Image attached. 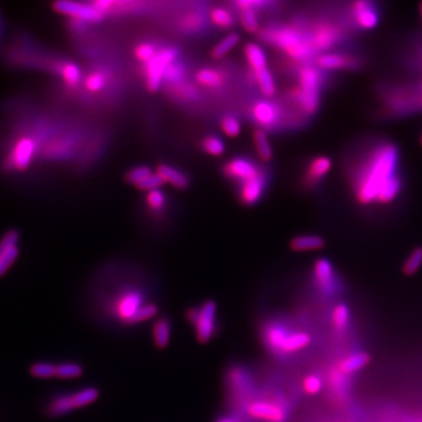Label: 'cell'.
Returning a JSON list of instances; mask_svg holds the SVG:
<instances>
[{"label":"cell","mask_w":422,"mask_h":422,"mask_svg":"<svg viewBox=\"0 0 422 422\" xmlns=\"http://www.w3.org/2000/svg\"><path fill=\"white\" fill-rule=\"evenodd\" d=\"M398 162V148L393 143H382L374 149L354 182V195L360 204L375 202L382 187L397 175Z\"/></svg>","instance_id":"1"},{"label":"cell","mask_w":422,"mask_h":422,"mask_svg":"<svg viewBox=\"0 0 422 422\" xmlns=\"http://www.w3.org/2000/svg\"><path fill=\"white\" fill-rule=\"evenodd\" d=\"M261 36L270 44L283 49L294 60H306L314 56L316 51L311 38H307L299 28L292 26L268 28L261 32Z\"/></svg>","instance_id":"2"},{"label":"cell","mask_w":422,"mask_h":422,"mask_svg":"<svg viewBox=\"0 0 422 422\" xmlns=\"http://www.w3.org/2000/svg\"><path fill=\"white\" fill-rule=\"evenodd\" d=\"M100 397V390L97 387H84L73 392L56 393L47 400L45 405V413L49 418H61L74 410L91 406Z\"/></svg>","instance_id":"3"},{"label":"cell","mask_w":422,"mask_h":422,"mask_svg":"<svg viewBox=\"0 0 422 422\" xmlns=\"http://www.w3.org/2000/svg\"><path fill=\"white\" fill-rule=\"evenodd\" d=\"M185 318L193 326L195 337L200 344H208L216 336L218 329V307L215 301H205L201 305L185 311Z\"/></svg>","instance_id":"4"},{"label":"cell","mask_w":422,"mask_h":422,"mask_svg":"<svg viewBox=\"0 0 422 422\" xmlns=\"http://www.w3.org/2000/svg\"><path fill=\"white\" fill-rule=\"evenodd\" d=\"M297 89H294V97L299 102L306 114L312 115L319 108V93L322 84V74L317 66H303L298 75Z\"/></svg>","instance_id":"5"},{"label":"cell","mask_w":422,"mask_h":422,"mask_svg":"<svg viewBox=\"0 0 422 422\" xmlns=\"http://www.w3.org/2000/svg\"><path fill=\"white\" fill-rule=\"evenodd\" d=\"M145 294L139 289H125L114 297L110 303L113 317L126 325H132L133 319L142 306L147 304Z\"/></svg>","instance_id":"6"},{"label":"cell","mask_w":422,"mask_h":422,"mask_svg":"<svg viewBox=\"0 0 422 422\" xmlns=\"http://www.w3.org/2000/svg\"><path fill=\"white\" fill-rule=\"evenodd\" d=\"M226 387L228 393L233 397L239 410H243L253 400V375L244 366L230 367L226 372Z\"/></svg>","instance_id":"7"},{"label":"cell","mask_w":422,"mask_h":422,"mask_svg":"<svg viewBox=\"0 0 422 422\" xmlns=\"http://www.w3.org/2000/svg\"><path fill=\"white\" fill-rule=\"evenodd\" d=\"M242 412H246V418L261 422H285L289 415L286 407L276 399H253Z\"/></svg>","instance_id":"8"},{"label":"cell","mask_w":422,"mask_h":422,"mask_svg":"<svg viewBox=\"0 0 422 422\" xmlns=\"http://www.w3.org/2000/svg\"><path fill=\"white\" fill-rule=\"evenodd\" d=\"M177 49L167 47L157 52L148 64L145 65V87L150 93H156L162 82L165 81V74L169 66L176 61Z\"/></svg>","instance_id":"9"},{"label":"cell","mask_w":422,"mask_h":422,"mask_svg":"<svg viewBox=\"0 0 422 422\" xmlns=\"http://www.w3.org/2000/svg\"><path fill=\"white\" fill-rule=\"evenodd\" d=\"M54 11L62 16H69L79 23H99L105 18L93 4L74 3V1H56L53 4Z\"/></svg>","instance_id":"10"},{"label":"cell","mask_w":422,"mask_h":422,"mask_svg":"<svg viewBox=\"0 0 422 422\" xmlns=\"http://www.w3.org/2000/svg\"><path fill=\"white\" fill-rule=\"evenodd\" d=\"M21 233L10 229L0 238V278L4 277L19 258Z\"/></svg>","instance_id":"11"},{"label":"cell","mask_w":422,"mask_h":422,"mask_svg":"<svg viewBox=\"0 0 422 422\" xmlns=\"http://www.w3.org/2000/svg\"><path fill=\"white\" fill-rule=\"evenodd\" d=\"M291 331L281 323L269 322L261 329V340L266 349L276 355L283 354V347Z\"/></svg>","instance_id":"12"},{"label":"cell","mask_w":422,"mask_h":422,"mask_svg":"<svg viewBox=\"0 0 422 422\" xmlns=\"http://www.w3.org/2000/svg\"><path fill=\"white\" fill-rule=\"evenodd\" d=\"M259 170L261 169L258 168L257 165L244 157L233 159L226 162L223 167V173L225 176L230 180L241 182V183L249 180L250 177H253V175H256Z\"/></svg>","instance_id":"13"},{"label":"cell","mask_w":422,"mask_h":422,"mask_svg":"<svg viewBox=\"0 0 422 422\" xmlns=\"http://www.w3.org/2000/svg\"><path fill=\"white\" fill-rule=\"evenodd\" d=\"M340 28L332 23H320L314 30V36H311V41L316 51L329 49L337 44L342 38Z\"/></svg>","instance_id":"14"},{"label":"cell","mask_w":422,"mask_h":422,"mask_svg":"<svg viewBox=\"0 0 422 422\" xmlns=\"http://www.w3.org/2000/svg\"><path fill=\"white\" fill-rule=\"evenodd\" d=\"M352 14L359 28L370 31L379 24V14L373 3L358 0L352 4Z\"/></svg>","instance_id":"15"},{"label":"cell","mask_w":422,"mask_h":422,"mask_svg":"<svg viewBox=\"0 0 422 422\" xmlns=\"http://www.w3.org/2000/svg\"><path fill=\"white\" fill-rule=\"evenodd\" d=\"M266 185V177L264 173L259 170L256 175L250 177L249 180L241 183L239 198L243 204H256L261 200Z\"/></svg>","instance_id":"16"},{"label":"cell","mask_w":422,"mask_h":422,"mask_svg":"<svg viewBox=\"0 0 422 422\" xmlns=\"http://www.w3.org/2000/svg\"><path fill=\"white\" fill-rule=\"evenodd\" d=\"M316 64L318 69H327V71L355 69L359 65L357 59L339 53H324L322 56H318Z\"/></svg>","instance_id":"17"},{"label":"cell","mask_w":422,"mask_h":422,"mask_svg":"<svg viewBox=\"0 0 422 422\" xmlns=\"http://www.w3.org/2000/svg\"><path fill=\"white\" fill-rule=\"evenodd\" d=\"M253 117L263 128H272L279 121L281 110L270 101H258L253 105Z\"/></svg>","instance_id":"18"},{"label":"cell","mask_w":422,"mask_h":422,"mask_svg":"<svg viewBox=\"0 0 422 422\" xmlns=\"http://www.w3.org/2000/svg\"><path fill=\"white\" fill-rule=\"evenodd\" d=\"M314 274L323 292L330 294L336 289V277L332 263L326 258H319L314 266Z\"/></svg>","instance_id":"19"},{"label":"cell","mask_w":422,"mask_h":422,"mask_svg":"<svg viewBox=\"0 0 422 422\" xmlns=\"http://www.w3.org/2000/svg\"><path fill=\"white\" fill-rule=\"evenodd\" d=\"M173 333V325L170 319L165 317L157 318L154 322L152 329V337H153L154 345L159 350H163L168 347Z\"/></svg>","instance_id":"20"},{"label":"cell","mask_w":422,"mask_h":422,"mask_svg":"<svg viewBox=\"0 0 422 422\" xmlns=\"http://www.w3.org/2000/svg\"><path fill=\"white\" fill-rule=\"evenodd\" d=\"M155 173L161 177L162 181L173 185L176 189H187L189 185V180L185 176V174L182 173L178 169L174 168L172 165H159Z\"/></svg>","instance_id":"21"},{"label":"cell","mask_w":422,"mask_h":422,"mask_svg":"<svg viewBox=\"0 0 422 422\" xmlns=\"http://www.w3.org/2000/svg\"><path fill=\"white\" fill-rule=\"evenodd\" d=\"M332 169V160L329 156H318L309 162L306 170V181L309 183H317L330 173Z\"/></svg>","instance_id":"22"},{"label":"cell","mask_w":422,"mask_h":422,"mask_svg":"<svg viewBox=\"0 0 422 422\" xmlns=\"http://www.w3.org/2000/svg\"><path fill=\"white\" fill-rule=\"evenodd\" d=\"M325 239L316 235H303L292 238L290 241V249L294 253H307V251H318L325 246Z\"/></svg>","instance_id":"23"},{"label":"cell","mask_w":422,"mask_h":422,"mask_svg":"<svg viewBox=\"0 0 422 422\" xmlns=\"http://www.w3.org/2000/svg\"><path fill=\"white\" fill-rule=\"evenodd\" d=\"M371 362V355L366 352H359L354 353L350 357H346L338 364V372H340L342 375H350L354 372L362 370L364 367L368 365Z\"/></svg>","instance_id":"24"},{"label":"cell","mask_w":422,"mask_h":422,"mask_svg":"<svg viewBox=\"0 0 422 422\" xmlns=\"http://www.w3.org/2000/svg\"><path fill=\"white\" fill-rule=\"evenodd\" d=\"M236 6L239 8V18L241 24L246 32L255 33L259 30V23H258L257 12L256 8H253L250 4V0H241L236 3Z\"/></svg>","instance_id":"25"},{"label":"cell","mask_w":422,"mask_h":422,"mask_svg":"<svg viewBox=\"0 0 422 422\" xmlns=\"http://www.w3.org/2000/svg\"><path fill=\"white\" fill-rule=\"evenodd\" d=\"M246 62L249 64L253 73L258 72L261 69H268V60H266V52L261 46L255 43H249L244 47Z\"/></svg>","instance_id":"26"},{"label":"cell","mask_w":422,"mask_h":422,"mask_svg":"<svg viewBox=\"0 0 422 422\" xmlns=\"http://www.w3.org/2000/svg\"><path fill=\"white\" fill-rule=\"evenodd\" d=\"M311 344V336L304 331H292L286 339L285 345L283 347V354L297 353L299 351L304 350Z\"/></svg>","instance_id":"27"},{"label":"cell","mask_w":422,"mask_h":422,"mask_svg":"<svg viewBox=\"0 0 422 422\" xmlns=\"http://www.w3.org/2000/svg\"><path fill=\"white\" fill-rule=\"evenodd\" d=\"M195 80L202 87L218 89L224 84L225 78L218 69H201L195 74Z\"/></svg>","instance_id":"28"},{"label":"cell","mask_w":422,"mask_h":422,"mask_svg":"<svg viewBox=\"0 0 422 422\" xmlns=\"http://www.w3.org/2000/svg\"><path fill=\"white\" fill-rule=\"evenodd\" d=\"M253 81L257 84L258 89L266 97H272L276 94L277 86L274 81L272 73L269 69H261L258 72L253 73Z\"/></svg>","instance_id":"29"},{"label":"cell","mask_w":422,"mask_h":422,"mask_svg":"<svg viewBox=\"0 0 422 422\" xmlns=\"http://www.w3.org/2000/svg\"><path fill=\"white\" fill-rule=\"evenodd\" d=\"M401 178L398 175H395L380 189L375 198V202L379 204H390L398 197L399 194L401 191Z\"/></svg>","instance_id":"30"},{"label":"cell","mask_w":422,"mask_h":422,"mask_svg":"<svg viewBox=\"0 0 422 422\" xmlns=\"http://www.w3.org/2000/svg\"><path fill=\"white\" fill-rule=\"evenodd\" d=\"M253 143L257 155L263 162H269L274 157V152L270 145L269 137L263 129H256L253 133Z\"/></svg>","instance_id":"31"},{"label":"cell","mask_w":422,"mask_h":422,"mask_svg":"<svg viewBox=\"0 0 422 422\" xmlns=\"http://www.w3.org/2000/svg\"><path fill=\"white\" fill-rule=\"evenodd\" d=\"M82 374H84V367L79 362H56V379L73 380L80 378Z\"/></svg>","instance_id":"32"},{"label":"cell","mask_w":422,"mask_h":422,"mask_svg":"<svg viewBox=\"0 0 422 422\" xmlns=\"http://www.w3.org/2000/svg\"><path fill=\"white\" fill-rule=\"evenodd\" d=\"M59 74L62 78L65 84H67L71 89H74V87H77L78 84H80V67L74 62H71V61L62 62L59 66Z\"/></svg>","instance_id":"33"},{"label":"cell","mask_w":422,"mask_h":422,"mask_svg":"<svg viewBox=\"0 0 422 422\" xmlns=\"http://www.w3.org/2000/svg\"><path fill=\"white\" fill-rule=\"evenodd\" d=\"M241 41V36L237 33H231L222 39L211 51V56L213 59H222L223 56L229 54Z\"/></svg>","instance_id":"34"},{"label":"cell","mask_w":422,"mask_h":422,"mask_svg":"<svg viewBox=\"0 0 422 422\" xmlns=\"http://www.w3.org/2000/svg\"><path fill=\"white\" fill-rule=\"evenodd\" d=\"M30 374L33 378L40 379V380L56 378V362H34L30 367Z\"/></svg>","instance_id":"35"},{"label":"cell","mask_w":422,"mask_h":422,"mask_svg":"<svg viewBox=\"0 0 422 422\" xmlns=\"http://www.w3.org/2000/svg\"><path fill=\"white\" fill-rule=\"evenodd\" d=\"M422 266V246H417L412 250L410 256L406 258V261L402 264V274L410 277L414 276L418 272L419 269Z\"/></svg>","instance_id":"36"},{"label":"cell","mask_w":422,"mask_h":422,"mask_svg":"<svg viewBox=\"0 0 422 422\" xmlns=\"http://www.w3.org/2000/svg\"><path fill=\"white\" fill-rule=\"evenodd\" d=\"M210 21L221 28H230L235 23L233 16L226 8H215L210 12Z\"/></svg>","instance_id":"37"},{"label":"cell","mask_w":422,"mask_h":422,"mask_svg":"<svg viewBox=\"0 0 422 422\" xmlns=\"http://www.w3.org/2000/svg\"><path fill=\"white\" fill-rule=\"evenodd\" d=\"M350 322V309L349 306L340 303L333 309L332 312V324L338 331H342Z\"/></svg>","instance_id":"38"},{"label":"cell","mask_w":422,"mask_h":422,"mask_svg":"<svg viewBox=\"0 0 422 422\" xmlns=\"http://www.w3.org/2000/svg\"><path fill=\"white\" fill-rule=\"evenodd\" d=\"M202 148L211 156H221L225 152L224 142L218 137L209 135L202 141Z\"/></svg>","instance_id":"39"},{"label":"cell","mask_w":422,"mask_h":422,"mask_svg":"<svg viewBox=\"0 0 422 422\" xmlns=\"http://www.w3.org/2000/svg\"><path fill=\"white\" fill-rule=\"evenodd\" d=\"M204 24V16L201 13L190 12L182 16L180 21V27L188 32H195Z\"/></svg>","instance_id":"40"},{"label":"cell","mask_w":422,"mask_h":422,"mask_svg":"<svg viewBox=\"0 0 422 422\" xmlns=\"http://www.w3.org/2000/svg\"><path fill=\"white\" fill-rule=\"evenodd\" d=\"M185 78V67L181 62H173L169 66L165 74V81L168 82L170 86L183 82Z\"/></svg>","instance_id":"41"},{"label":"cell","mask_w":422,"mask_h":422,"mask_svg":"<svg viewBox=\"0 0 422 422\" xmlns=\"http://www.w3.org/2000/svg\"><path fill=\"white\" fill-rule=\"evenodd\" d=\"M106 81H107V78H106L105 74L100 71H95L86 78L84 87L89 92L99 93L105 89Z\"/></svg>","instance_id":"42"},{"label":"cell","mask_w":422,"mask_h":422,"mask_svg":"<svg viewBox=\"0 0 422 422\" xmlns=\"http://www.w3.org/2000/svg\"><path fill=\"white\" fill-rule=\"evenodd\" d=\"M157 52L159 51L155 47V45L150 44V43H141V44L137 45L135 49H134L135 58L145 65L148 64L149 61L156 56Z\"/></svg>","instance_id":"43"},{"label":"cell","mask_w":422,"mask_h":422,"mask_svg":"<svg viewBox=\"0 0 422 422\" xmlns=\"http://www.w3.org/2000/svg\"><path fill=\"white\" fill-rule=\"evenodd\" d=\"M152 169L147 167V165H139L135 168L130 169L128 173L126 174V181L134 185L137 187V185H140L141 182L145 180L147 177L152 175Z\"/></svg>","instance_id":"44"},{"label":"cell","mask_w":422,"mask_h":422,"mask_svg":"<svg viewBox=\"0 0 422 422\" xmlns=\"http://www.w3.org/2000/svg\"><path fill=\"white\" fill-rule=\"evenodd\" d=\"M159 314V306L155 303L148 302L145 305L141 307L140 311L137 312V316L133 319L132 325H137L141 323L148 322L150 319H154Z\"/></svg>","instance_id":"45"},{"label":"cell","mask_w":422,"mask_h":422,"mask_svg":"<svg viewBox=\"0 0 422 422\" xmlns=\"http://www.w3.org/2000/svg\"><path fill=\"white\" fill-rule=\"evenodd\" d=\"M221 129L226 137H237L241 134V122L233 115H226L221 120Z\"/></svg>","instance_id":"46"},{"label":"cell","mask_w":422,"mask_h":422,"mask_svg":"<svg viewBox=\"0 0 422 422\" xmlns=\"http://www.w3.org/2000/svg\"><path fill=\"white\" fill-rule=\"evenodd\" d=\"M302 387L304 393L307 395H316L323 390L322 379L316 374H309L303 379Z\"/></svg>","instance_id":"47"},{"label":"cell","mask_w":422,"mask_h":422,"mask_svg":"<svg viewBox=\"0 0 422 422\" xmlns=\"http://www.w3.org/2000/svg\"><path fill=\"white\" fill-rule=\"evenodd\" d=\"M145 202L150 209L154 211H160L163 209L165 205V194L162 193L161 190H153V191H149L147 193V197H145Z\"/></svg>","instance_id":"48"},{"label":"cell","mask_w":422,"mask_h":422,"mask_svg":"<svg viewBox=\"0 0 422 422\" xmlns=\"http://www.w3.org/2000/svg\"><path fill=\"white\" fill-rule=\"evenodd\" d=\"M172 92L176 94L177 97L185 100H193L196 97V89L190 84H187L185 81L180 82V84H173L172 86Z\"/></svg>","instance_id":"49"},{"label":"cell","mask_w":422,"mask_h":422,"mask_svg":"<svg viewBox=\"0 0 422 422\" xmlns=\"http://www.w3.org/2000/svg\"><path fill=\"white\" fill-rule=\"evenodd\" d=\"M163 185H165V182L162 181L161 177L159 176L156 173H153L150 176L141 182L140 185H137V188L139 190H142V191L149 193V191L161 188Z\"/></svg>","instance_id":"50"},{"label":"cell","mask_w":422,"mask_h":422,"mask_svg":"<svg viewBox=\"0 0 422 422\" xmlns=\"http://www.w3.org/2000/svg\"><path fill=\"white\" fill-rule=\"evenodd\" d=\"M215 422H248V418H244V415L241 413H230V414L222 415L216 419Z\"/></svg>","instance_id":"51"},{"label":"cell","mask_w":422,"mask_h":422,"mask_svg":"<svg viewBox=\"0 0 422 422\" xmlns=\"http://www.w3.org/2000/svg\"><path fill=\"white\" fill-rule=\"evenodd\" d=\"M419 13H420V16H421L422 21V3H420V4H419Z\"/></svg>","instance_id":"52"},{"label":"cell","mask_w":422,"mask_h":422,"mask_svg":"<svg viewBox=\"0 0 422 422\" xmlns=\"http://www.w3.org/2000/svg\"><path fill=\"white\" fill-rule=\"evenodd\" d=\"M420 145H421L422 147V133H421V137H420Z\"/></svg>","instance_id":"53"},{"label":"cell","mask_w":422,"mask_h":422,"mask_svg":"<svg viewBox=\"0 0 422 422\" xmlns=\"http://www.w3.org/2000/svg\"><path fill=\"white\" fill-rule=\"evenodd\" d=\"M420 89H421V95H422V82H421V86H420Z\"/></svg>","instance_id":"54"}]
</instances>
